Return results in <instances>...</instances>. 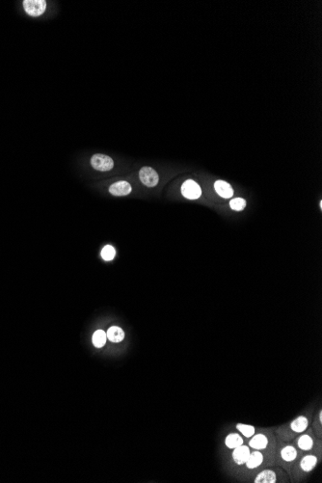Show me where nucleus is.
Returning <instances> with one entry per match:
<instances>
[{
    "label": "nucleus",
    "instance_id": "412c9836",
    "mask_svg": "<svg viewBox=\"0 0 322 483\" xmlns=\"http://www.w3.org/2000/svg\"><path fill=\"white\" fill-rule=\"evenodd\" d=\"M319 422H320V424H321V423H322V412H321V411H320V412H319Z\"/></svg>",
    "mask_w": 322,
    "mask_h": 483
},
{
    "label": "nucleus",
    "instance_id": "9d476101",
    "mask_svg": "<svg viewBox=\"0 0 322 483\" xmlns=\"http://www.w3.org/2000/svg\"><path fill=\"white\" fill-rule=\"evenodd\" d=\"M280 457L284 463H293L298 457V450L294 445H284L280 450Z\"/></svg>",
    "mask_w": 322,
    "mask_h": 483
},
{
    "label": "nucleus",
    "instance_id": "f8f14e48",
    "mask_svg": "<svg viewBox=\"0 0 322 483\" xmlns=\"http://www.w3.org/2000/svg\"><path fill=\"white\" fill-rule=\"evenodd\" d=\"M291 429L294 433L301 434L304 431H306L309 427V420L308 417L305 416H299V417L294 418V421L291 423Z\"/></svg>",
    "mask_w": 322,
    "mask_h": 483
},
{
    "label": "nucleus",
    "instance_id": "f03ea898",
    "mask_svg": "<svg viewBox=\"0 0 322 483\" xmlns=\"http://www.w3.org/2000/svg\"><path fill=\"white\" fill-rule=\"evenodd\" d=\"M91 165L95 170L101 172H107L112 170L114 167V161L110 156L105 154H94L91 157Z\"/></svg>",
    "mask_w": 322,
    "mask_h": 483
},
{
    "label": "nucleus",
    "instance_id": "423d86ee",
    "mask_svg": "<svg viewBox=\"0 0 322 483\" xmlns=\"http://www.w3.org/2000/svg\"><path fill=\"white\" fill-rule=\"evenodd\" d=\"M248 445L252 449L265 450L269 445V438L264 433H257L251 437Z\"/></svg>",
    "mask_w": 322,
    "mask_h": 483
},
{
    "label": "nucleus",
    "instance_id": "f257e3e1",
    "mask_svg": "<svg viewBox=\"0 0 322 483\" xmlns=\"http://www.w3.org/2000/svg\"><path fill=\"white\" fill-rule=\"evenodd\" d=\"M22 5L25 12L31 17H39L47 10V2L45 0H24Z\"/></svg>",
    "mask_w": 322,
    "mask_h": 483
},
{
    "label": "nucleus",
    "instance_id": "dca6fc26",
    "mask_svg": "<svg viewBox=\"0 0 322 483\" xmlns=\"http://www.w3.org/2000/svg\"><path fill=\"white\" fill-rule=\"evenodd\" d=\"M108 340L112 342H121L124 339V332L122 328L118 326H112L106 333Z\"/></svg>",
    "mask_w": 322,
    "mask_h": 483
},
{
    "label": "nucleus",
    "instance_id": "a211bd4d",
    "mask_svg": "<svg viewBox=\"0 0 322 483\" xmlns=\"http://www.w3.org/2000/svg\"><path fill=\"white\" fill-rule=\"evenodd\" d=\"M237 431L241 433L245 438H251L252 436L256 434V428L251 425H244V424H237Z\"/></svg>",
    "mask_w": 322,
    "mask_h": 483
},
{
    "label": "nucleus",
    "instance_id": "39448f33",
    "mask_svg": "<svg viewBox=\"0 0 322 483\" xmlns=\"http://www.w3.org/2000/svg\"><path fill=\"white\" fill-rule=\"evenodd\" d=\"M232 450V458L236 464L242 466L246 463L247 459L251 453V448L249 447V445H239Z\"/></svg>",
    "mask_w": 322,
    "mask_h": 483
},
{
    "label": "nucleus",
    "instance_id": "4468645a",
    "mask_svg": "<svg viewBox=\"0 0 322 483\" xmlns=\"http://www.w3.org/2000/svg\"><path fill=\"white\" fill-rule=\"evenodd\" d=\"M296 445L302 452L312 450L313 445H314L313 437L309 435V434H303V435L299 436L297 441H296Z\"/></svg>",
    "mask_w": 322,
    "mask_h": 483
},
{
    "label": "nucleus",
    "instance_id": "20e7f679",
    "mask_svg": "<svg viewBox=\"0 0 322 483\" xmlns=\"http://www.w3.org/2000/svg\"><path fill=\"white\" fill-rule=\"evenodd\" d=\"M182 195L189 200H196L202 195V190L197 182L194 180H188L183 182L181 186Z\"/></svg>",
    "mask_w": 322,
    "mask_h": 483
},
{
    "label": "nucleus",
    "instance_id": "7ed1b4c3",
    "mask_svg": "<svg viewBox=\"0 0 322 483\" xmlns=\"http://www.w3.org/2000/svg\"><path fill=\"white\" fill-rule=\"evenodd\" d=\"M139 178L143 184L148 187H154L158 183V174L152 167L145 166L139 171Z\"/></svg>",
    "mask_w": 322,
    "mask_h": 483
},
{
    "label": "nucleus",
    "instance_id": "9b49d317",
    "mask_svg": "<svg viewBox=\"0 0 322 483\" xmlns=\"http://www.w3.org/2000/svg\"><path fill=\"white\" fill-rule=\"evenodd\" d=\"M255 483H276L278 482V476L276 472L270 469H266L259 473L255 479Z\"/></svg>",
    "mask_w": 322,
    "mask_h": 483
},
{
    "label": "nucleus",
    "instance_id": "1a4fd4ad",
    "mask_svg": "<svg viewBox=\"0 0 322 483\" xmlns=\"http://www.w3.org/2000/svg\"><path fill=\"white\" fill-rule=\"evenodd\" d=\"M317 463H318L317 456L313 455H305L299 462V468L304 473H311L315 469Z\"/></svg>",
    "mask_w": 322,
    "mask_h": 483
},
{
    "label": "nucleus",
    "instance_id": "ddd939ff",
    "mask_svg": "<svg viewBox=\"0 0 322 483\" xmlns=\"http://www.w3.org/2000/svg\"><path fill=\"white\" fill-rule=\"evenodd\" d=\"M214 188L222 198L229 199L234 195V190L232 186L224 180H217L214 183Z\"/></svg>",
    "mask_w": 322,
    "mask_h": 483
},
{
    "label": "nucleus",
    "instance_id": "0eeeda50",
    "mask_svg": "<svg viewBox=\"0 0 322 483\" xmlns=\"http://www.w3.org/2000/svg\"><path fill=\"white\" fill-rule=\"evenodd\" d=\"M264 462H265V455L262 453V450L254 449L253 452L250 453L246 463L244 465L248 470H256L259 467L264 464Z\"/></svg>",
    "mask_w": 322,
    "mask_h": 483
},
{
    "label": "nucleus",
    "instance_id": "f3484780",
    "mask_svg": "<svg viewBox=\"0 0 322 483\" xmlns=\"http://www.w3.org/2000/svg\"><path fill=\"white\" fill-rule=\"evenodd\" d=\"M107 336L106 333L104 330H96L93 335V344L95 345L96 348H102L104 347L106 343Z\"/></svg>",
    "mask_w": 322,
    "mask_h": 483
},
{
    "label": "nucleus",
    "instance_id": "2eb2a0df",
    "mask_svg": "<svg viewBox=\"0 0 322 483\" xmlns=\"http://www.w3.org/2000/svg\"><path fill=\"white\" fill-rule=\"evenodd\" d=\"M244 440L239 433H230L225 438V445L229 449H234L239 445H243Z\"/></svg>",
    "mask_w": 322,
    "mask_h": 483
},
{
    "label": "nucleus",
    "instance_id": "6ab92c4d",
    "mask_svg": "<svg viewBox=\"0 0 322 483\" xmlns=\"http://www.w3.org/2000/svg\"><path fill=\"white\" fill-rule=\"evenodd\" d=\"M230 207L231 209L237 211H240L242 209H245L246 207V201L242 198H236L233 199L230 202Z\"/></svg>",
    "mask_w": 322,
    "mask_h": 483
},
{
    "label": "nucleus",
    "instance_id": "6e6552de",
    "mask_svg": "<svg viewBox=\"0 0 322 483\" xmlns=\"http://www.w3.org/2000/svg\"><path fill=\"white\" fill-rule=\"evenodd\" d=\"M133 191L132 185L127 181H118L109 187V192L114 196H126Z\"/></svg>",
    "mask_w": 322,
    "mask_h": 483
},
{
    "label": "nucleus",
    "instance_id": "aec40b11",
    "mask_svg": "<svg viewBox=\"0 0 322 483\" xmlns=\"http://www.w3.org/2000/svg\"><path fill=\"white\" fill-rule=\"evenodd\" d=\"M116 255L115 248L111 245H106V246L102 250V257L105 261H112L114 256Z\"/></svg>",
    "mask_w": 322,
    "mask_h": 483
}]
</instances>
